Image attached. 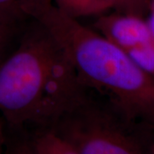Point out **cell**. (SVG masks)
Instances as JSON below:
<instances>
[{
  "mask_svg": "<svg viewBox=\"0 0 154 154\" xmlns=\"http://www.w3.org/2000/svg\"><path fill=\"white\" fill-rule=\"evenodd\" d=\"M22 10L54 38L84 88L103 95L128 121L154 129V80L124 50L51 0H23Z\"/></svg>",
  "mask_w": 154,
  "mask_h": 154,
  "instance_id": "6da1fadb",
  "label": "cell"
},
{
  "mask_svg": "<svg viewBox=\"0 0 154 154\" xmlns=\"http://www.w3.org/2000/svg\"><path fill=\"white\" fill-rule=\"evenodd\" d=\"M31 21L0 58V113L9 129L49 128L88 91L54 38Z\"/></svg>",
  "mask_w": 154,
  "mask_h": 154,
  "instance_id": "7a4b0ae2",
  "label": "cell"
},
{
  "mask_svg": "<svg viewBox=\"0 0 154 154\" xmlns=\"http://www.w3.org/2000/svg\"><path fill=\"white\" fill-rule=\"evenodd\" d=\"M79 154H152L154 129L86 94L49 127Z\"/></svg>",
  "mask_w": 154,
  "mask_h": 154,
  "instance_id": "3957f363",
  "label": "cell"
},
{
  "mask_svg": "<svg viewBox=\"0 0 154 154\" xmlns=\"http://www.w3.org/2000/svg\"><path fill=\"white\" fill-rule=\"evenodd\" d=\"M94 28L125 51L154 40L146 18L134 14L105 13L98 17Z\"/></svg>",
  "mask_w": 154,
  "mask_h": 154,
  "instance_id": "277c9868",
  "label": "cell"
},
{
  "mask_svg": "<svg viewBox=\"0 0 154 154\" xmlns=\"http://www.w3.org/2000/svg\"><path fill=\"white\" fill-rule=\"evenodd\" d=\"M23 129L34 154H79L50 128Z\"/></svg>",
  "mask_w": 154,
  "mask_h": 154,
  "instance_id": "5b68a950",
  "label": "cell"
},
{
  "mask_svg": "<svg viewBox=\"0 0 154 154\" xmlns=\"http://www.w3.org/2000/svg\"><path fill=\"white\" fill-rule=\"evenodd\" d=\"M61 11L75 19L99 17L111 11L108 0H51Z\"/></svg>",
  "mask_w": 154,
  "mask_h": 154,
  "instance_id": "8992f818",
  "label": "cell"
},
{
  "mask_svg": "<svg viewBox=\"0 0 154 154\" xmlns=\"http://www.w3.org/2000/svg\"><path fill=\"white\" fill-rule=\"evenodd\" d=\"M126 52L138 66L154 80V40Z\"/></svg>",
  "mask_w": 154,
  "mask_h": 154,
  "instance_id": "52a82bcc",
  "label": "cell"
},
{
  "mask_svg": "<svg viewBox=\"0 0 154 154\" xmlns=\"http://www.w3.org/2000/svg\"><path fill=\"white\" fill-rule=\"evenodd\" d=\"M6 129V154H34L24 129Z\"/></svg>",
  "mask_w": 154,
  "mask_h": 154,
  "instance_id": "ba28073f",
  "label": "cell"
},
{
  "mask_svg": "<svg viewBox=\"0 0 154 154\" xmlns=\"http://www.w3.org/2000/svg\"><path fill=\"white\" fill-rule=\"evenodd\" d=\"M111 9L116 12L144 17L147 13L149 0H108Z\"/></svg>",
  "mask_w": 154,
  "mask_h": 154,
  "instance_id": "9c48e42d",
  "label": "cell"
},
{
  "mask_svg": "<svg viewBox=\"0 0 154 154\" xmlns=\"http://www.w3.org/2000/svg\"><path fill=\"white\" fill-rule=\"evenodd\" d=\"M22 2L23 0H0V19L17 23L25 20Z\"/></svg>",
  "mask_w": 154,
  "mask_h": 154,
  "instance_id": "30bf717a",
  "label": "cell"
},
{
  "mask_svg": "<svg viewBox=\"0 0 154 154\" xmlns=\"http://www.w3.org/2000/svg\"><path fill=\"white\" fill-rule=\"evenodd\" d=\"M19 28V23L0 19V58L5 55Z\"/></svg>",
  "mask_w": 154,
  "mask_h": 154,
  "instance_id": "8fae6325",
  "label": "cell"
},
{
  "mask_svg": "<svg viewBox=\"0 0 154 154\" xmlns=\"http://www.w3.org/2000/svg\"><path fill=\"white\" fill-rule=\"evenodd\" d=\"M148 17L146 18V21L148 22L150 29L152 33V37L154 38V0H149L147 13Z\"/></svg>",
  "mask_w": 154,
  "mask_h": 154,
  "instance_id": "7c38bea8",
  "label": "cell"
},
{
  "mask_svg": "<svg viewBox=\"0 0 154 154\" xmlns=\"http://www.w3.org/2000/svg\"><path fill=\"white\" fill-rule=\"evenodd\" d=\"M5 144V128L4 122L0 120V149H4Z\"/></svg>",
  "mask_w": 154,
  "mask_h": 154,
  "instance_id": "4fadbf2b",
  "label": "cell"
},
{
  "mask_svg": "<svg viewBox=\"0 0 154 154\" xmlns=\"http://www.w3.org/2000/svg\"><path fill=\"white\" fill-rule=\"evenodd\" d=\"M152 154H154V136H153V141H152Z\"/></svg>",
  "mask_w": 154,
  "mask_h": 154,
  "instance_id": "5bb4252c",
  "label": "cell"
},
{
  "mask_svg": "<svg viewBox=\"0 0 154 154\" xmlns=\"http://www.w3.org/2000/svg\"><path fill=\"white\" fill-rule=\"evenodd\" d=\"M0 154H3V149H0Z\"/></svg>",
  "mask_w": 154,
  "mask_h": 154,
  "instance_id": "9a60e30c",
  "label": "cell"
}]
</instances>
